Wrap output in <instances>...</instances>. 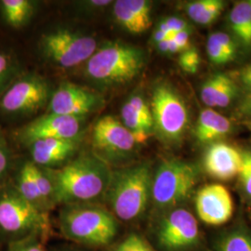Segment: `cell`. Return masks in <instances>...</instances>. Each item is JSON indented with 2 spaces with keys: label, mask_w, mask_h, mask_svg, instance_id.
<instances>
[{
  "label": "cell",
  "mask_w": 251,
  "mask_h": 251,
  "mask_svg": "<svg viewBox=\"0 0 251 251\" xmlns=\"http://www.w3.org/2000/svg\"><path fill=\"white\" fill-rule=\"evenodd\" d=\"M49 175L53 185L54 203L72 205L90 203L105 196L112 172L99 157L82 155Z\"/></svg>",
  "instance_id": "1"
},
{
  "label": "cell",
  "mask_w": 251,
  "mask_h": 251,
  "mask_svg": "<svg viewBox=\"0 0 251 251\" xmlns=\"http://www.w3.org/2000/svg\"><path fill=\"white\" fill-rule=\"evenodd\" d=\"M152 172L139 164L112 173L105 196L117 219L131 222L144 214L152 193Z\"/></svg>",
  "instance_id": "2"
},
{
  "label": "cell",
  "mask_w": 251,
  "mask_h": 251,
  "mask_svg": "<svg viewBox=\"0 0 251 251\" xmlns=\"http://www.w3.org/2000/svg\"><path fill=\"white\" fill-rule=\"evenodd\" d=\"M63 235L75 242L101 247L112 242L118 233L116 216L102 206L90 203L66 205L60 216Z\"/></svg>",
  "instance_id": "3"
},
{
  "label": "cell",
  "mask_w": 251,
  "mask_h": 251,
  "mask_svg": "<svg viewBox=\"0 0 251 251\" xmlns=\"http://www.w3.org/2000/svg\"><path fill=\"white\" fill-rule=\"evenodd\" d=\"M144 66V54L134 46L110 42L97 49L86 63L91 80L105 86L124 85L133 80Z\"/></svg>",
  "instance_id": "4"
},
{
  "label": "cell",
  "mask_w": 251,
  "mask_h": 251,
  "mask_svg": "<svg viewBox=\"0 0 251 251\" xmlns=\"http://www.w3.org/2000/svg\"><path fill=\"white\" fill-rule=\"evenodd\" d=\"M198 181L195 165L177 159L164 161L152 177L151 198L159 208H175L188 199Z\"/></svg>",
  "instance_id": "5"
},
{
  "label": "cell",
  "mask_w": 251,
  "mask_h": 251,
  "mask_svg": "<svg viewBox=\"0 0 251 251\" xmlns=\"http://www.w3.org/2000/svg\"><path fill=\"white\" fill-rule=\"evenodd\" d=\"M0 229L12 235L46 236L50 225L47 211L27 201L16 189L9 188L0 193Z\"/></svg>",
  "instance_id": "6"
},
{
  "label": "cell",
  "mask_w": 251,
  "mask_h": 251,
  "mask_svg": "<svg viewBox=\"0 0 251 251\" xmlns=\"http://www.w3.org/2000/svg\"><path fill=\"white\" fill-rule=\"evenodd\" d=\"M151 112L152 127L162 141L178 143L189 124L188 109L179 93L168 84H158L152 90Z\"/></svg>",
  "instance_id": "7"
},
{
  "label": "cell",
  "mask_w": 251,
  "mask_h": 251,
  "mask_svg": "<svg viewBox=\"0 0 251 251\" xmlns=\"http://www.w3.org/2000/svg\"><path fill=\"white\" fill-rule=\"evenodd\" d=\"M42 50L52 63L63 68H72L88 60L97 50L96 40L69 30H57L43 36Z\"/></svg>",
  "instance_id": "8"
},
{
  "label": "cell",
  "mask_w": 251,
  "mask_h": 251,
  "mask_svg": "<svg viewBox=\"0 0 251 251\" xmlns=\"http://www.w3.org/2000/svg\"><path fill=\"white\" fill-rule=\"evenodd\" d=\"M156 239L165 251H187L196 248L200 239L196 217L185 208H172L158 224Z\"/></svg>",
  "instance_id": "9"
},
{
  "label": "cell",
  "mask_w": 251,
  "mask_h": 251,
  "mask_svg": "<svg viewBox=\"0 0 251 251\" xmlns=\"http://www.w3.org/2000/svg\"><path fill=\"white\" fill-rule=\"evenodd\" d=\"M49 97V88L37 75H25L15 81L0 99V109L9 115L34 113L42 107Z\"/></svg>",
  "instance_id": "10"
},
{
  "label": "cell",
  "mask_w": 251,
  "mask_h": 251,
  "mask_svg": "<svg viewBox=\"0 0 251 251\" xmlns=\"http://www.w3.org/2000/svg\"><path fill=\"white\" fill-rule=\"evenodd\" d=\"M94 147L109 158H122L134 151L139 143L122 122L111 116L100 118L92 134Z\"/></svg>",
  "instance_id": "11"
},
{
  "label": "cell",
  "mask_w": 251,
  "mask_h": 251,
  "mask_svg": "<svg viewBox=\"0 0 251 251\" xmlns=\"http://www.w3.org/2000/svg\"><path fill=\"white\" fill-rule=\"evenodd\" d=\"M81 120L79 117H67L49 114L39 117L19 131V139L25 145L38 140H75L79 134Z\"/></svg>",
  "instance_id": "12"
},
{
  "label": "cell",
  "mask_w": 251,
  "mask_h": 251,
  "mask_svg": "<svg viewBox=\"0 0 251 251\" xmlns=\"http://www.w3.org/2000/svg\"><path fill=\"white\" fill-rule=\"evenodd\" d=\"M195 204L199 219L206 225H225L233 214V198L223 184L213 183L202 187L196 196Z\"/></svg>",
  "instance_id": "13"
},
{
  "label": "cell",
  "mask_w": 251,
  "mask_h": 251,
  "mask_svg": "<svg viewBox=\"0 0 251 251\" xmlns=\"http://www.w3.org/2000/svg\"><path fill=\"white\" fill-rule=\"evenodd\" d=\"M99 96L71 83H63L50 99V113L67 117L86 116L99 107Z\"/></svg>",
  "instance_id": "14"
},
{
  "label": "cell",
  "mask_w": 251,
  "mask_h": 251,
  "mask_svg": "<svg viewBox=\"0 0 251 251\" xmlns=\"http://www.w3.org/2000/svg\"><path fill=\"white\" fill-rule=\"evenodd\" d=\"M241 152L225 143H214L206 150L204 168L206 173L220 180H229L238 175Z\"/></svg>",
  "instance_id": "15"
},
{
  "label": "cell",
  "mask_w": 251,
  "mask_h": 251,
  "mask_svg": "<svg viewBox=\"0 0 251 251\" xmlns=\"http://www.w3.org/2000/svg\"><path fill=\"white\" fill-rule=\"evenodd\" d=\"M113 13L117 23L132 34H141L151 25V4L145 0H117Z\"/></svg>",
  "instance_id": "16"
},
{
  "label": "cell",
  "mask_w": 251,
  "mask_h": 251,
  "mask_svg": "<svg viewBox=\"0 0 251 251\" xmlns=\"http://www.w3.org/2000/svg\"><path fill=\"white\" fill-rule=\"evenodd\" d=\"M28 146L34 164L38 167H50L68 159L76 149V142L75 140L44 139Z\"/></svg>",
  "instance_id": "17"
},
{
  "label": "cell",
  "mask_w": 251,
  "mask_h": 251,
  "mask_svg": "<svg viewBox=\"0 0 251 251\" xmlns=\"http://www.w3.org/2000/svg\"><path fill=\"white\" fill-rule=\"evenodd\" d=\"M232 124L229 119L207 108L201 112L196 126L195 134L200 143H213L229 134Z\"/></svg>",
  "instance_id": "18"
},
{
  "label": "cell",
  "mask_w": 251,
  "mask_h": 251,
  "mask_svg": "<svg viewBox=\"0 0 251 251\" xmlns=\"http://www.w3.org/2000/svg\"><path fill=\"white\" fill-rule=\"evenodd\" d=\"M33 167V162H26L22 166L17 176V186L15 189L18 191L19 194L23 198L26 199L27 201L37 206L38 208L47 211L48 208L40 196V193L36 185Z\"/></svg>",
  "instance_id": "19"
},
{
  "label": "cell",
  "mask_w": 251,
  "mask_h": 251,
  "mask_svg": "<svg viewBox=\"0 0 251 251\" xmlns=\"http://www.w3.org/2000/svg\"><path fill=\"white\" fill-rule=\"evenodd\" d=\"M230 25L243 44L251 46V1H240L233 5L230 13Z\"/></svg>",
  "instance_id": "20"
},
{
  "label": "cell",
  "mask_w": 251,
  "mask_h": 251,
  "mask_svg": "<svg viewBox=\"0 0 251 251\" xmlns=\"http://www.w3.org/2000/svg\"><path fill=\"white\" fill-rule=\"evenodd\" d=\"M0 5L5 21L13 27L24 25L33 10V5L28 0H3Z\"/></svg>",
  "instance_id": "21"
},
{
  "label": "cell",
  "mask_w": 251,
  "mask_h": 251,
  "mask_svg": "<svg viewBox=\"0 0 251 251\" xmlns=\"http://www.w3.org/2000/svg\"><path fill=\"white\" fill-rule=\"evenodd\" d=\"M218 251H251V234L246 229H234L224 234L217 246Z\"/></svg>",
  "instance_id": "22"
},
{
  "label": "cell",
  "mask_w": 251,
  "mask_h": 251,
  "mask_svg": "<svg viewBox=\"0 0 251 251\" xmlns=\"http://www.w3.org/2000/svg\"><path fill=\"white\" fill-rule=\"evenodd\" d=\"M226 76L227 75L225 74H217L204 83L201 89V99L206 106L215 107L218 93L221 90Z\"/></svg>",
  "instance_id": "23"
},
{
  "label": "cell",
  "mask_w": 251,
  "mask_h": 251,
  "mask_svg": "<svg viewBox=\"0 0 251 251\" xmlns=\"http://www.w3.org/2000/svg\"><path fill=\"white\" fill-rule=\"evenodd\" d=\"M225 2L221 0H211L210 4L200 12L193 21L202 25H207L212 24L221 15L225 9Z\"/></svg>",
  "instance_id": "24"
},
{
  "label": "cell",
  "mask_w": 251,
  "mask_h": 251,
  "mask_svg": "<svg viewBox=\"0 0 251 251\" xmlns=\"http://www.w3.org/2000/svg\"><path fill=\"white\" fill-rule=\"evenodd\" d=\"M113 251H153V250L142 236L131 233L118 244Z\"/></svg>",
  "instance_id": "25"
},
{
  "label": "cell",
  "mask_w": 251,
  "mask_h": 251,
  "mask_svg": "<svg viewBox=\"0 0 251 251\" xmlns=\"http://www.w3.org/2000/svg\"><path fill=\"white\" fill-rule=\"evenodd\" d=\"M237 92V87L231 77L226 76L225 82L218 93L215 107H227L234 99Z\"/></svg>",
  "instance_id": "26"
},
{
  "label": "cell",
  "mask_w": 251,
  "mask_h": 251,
  "mask_svg": "<svg viewBox=\"0 0 251 251\" xmlns=\"http://www.w3.org/2000/svg\"><path fill=\"white\" fill-rule=\"evenodd\" d=\"M238 176L243 190L251 197V151L241 152V165Z\"/></svg>",
  "instance_id": "27"
},
{
  "label": "cell",
  "mask_w": 251,
  "mask_h": 251,
  "mask_svg": "<svg viewBox=\"0 0 251 251\" xmlns=\"http://www.w3.org/2000/svg\"><path fill=\"white\" fill-rule=\"evenodd\" d=\"M206 52H207L208 58L211 61V63L217 64V65L226 64L232 61L218 44L213 35H210L207 39Z\"/></svg>",
  "instance_id": "28"
},
{
  "label": "cell",
  "mask_w": 251,
  "mask_h": 251,
  "mask_svg": "<svg viewBox=\"0 0 251 251\" xmlns=\"http://www.w3.org/2000/svg\"><path fill=\"white\" fill-rule=\"evenodd\" d=\"M179 66L183 71L195 74L200 65V56L197 50L189 49L180 54L179 58Z\"/></svg>",
  "instance_id": "29"
},
{
  "label": "cell",
  "mask_w": 251,
  "mask_h": 251,
  "mask_svg": "<svg viewBox=\"0 0 251 251\" xmlns=\"http://www.w3.org/2000/svg\"><path fill=\"white\" fill-rule=\"evenodd\" d=\"M126 102L140 114V116L144 118L145 122L153 126L151 108L148 106V104L146 103V101L142 96L133 95L127 100Z\"/></svg>",
  "instance_id": "30"
},
{
  "label": "cell",
  "mask_w": 251,
  "mask_h": 251,
  "mask_svg": "<svg viewBox=\"0 0 251 251\" xmlns=\"http://www.w3.org/2000/svg\"><path fill=\"white\" fill-rule=\"evenodd\" d=\"M9 251H44V249L37 235H31L12 244Z\"/></svg>",
  "instance_id": "31"
},
{
  "label": "cell",
  "mask_w": 251,
  "mask_h": 251,
  "mask_svg": "<svg viewBox=\"0 0 251 251\" xmlns=\"http://www.w3.org/2000/svg\"><path fill=\"white\" fill-rule=\"evenodd\" d=\"M212 35L215 37L216 41L222 48V50L225 51V53L233 61L235 56L236 49L232 37L224 32H216Z\"/></svg>",
  "instance_id": "32"
},
{
  "label": "cell",
  "mask_w": 251,
  "mask_h": 251,
  "mask_svg": "<svg viewBox=\"0 0 251 251\" xmlns=\"http://www.w3.org/2000/svg\"><path fill=\"white\" fill-rule=\"evenodd\" d=\"M12 72V61L9 55L0 52V89Z\"/></svg>",
  "instance_id": "33"
},
{
  "label": "cell",
  "mask_w": 251,
  "mask_h": 251,
  "mask_svg": "<svg viewBox=\"0 0 251 251\" xmlns=\"http://www.w3.org/2000/svg\"><path fill=\"white\" fill-rule=\"evenodd\" d=\"M9 153L4 140L0 137V179H2L9 170Z\"/></svg>",
  "instance_id": "34"
},
{
  "label": "cell",
  "mask_w": 251,
  "mask_h": 251,
  "mask_svg": "<svg viewBox=\"0 0 251 251\" xmlns=\"http://www.w3.org/2000/svg\"><path fill=\"white\" fill-rule=\"evenodd\" d=\"M164 21L167 24L168 27L170 28L173 36L181 31L188 30L187 23L184 20L179 18V17H169V18L165 19Z\"/></svg>",
  "instance_id": "35"
},
{
  "label": "cell",
  "mask_w": 251,
  "mask_h": 251,
  "mask_svg": "<svg viewBox=\"0 0 251 251\" xmlns=\"http://www.w3.org/2000/svg\"><path fill=\"white\" fill-rule=\"evenodd\" d=\"M173 41L177 44L180 49V50L183 52L187 50L190 48V32L189 30H184L175 34L172 36Z\"/></svg>",
  "instance_id": "36"
},
{
  "label": "cell",
  "mask_w": 251,
  "mask_h": 251,
  "mask_svg": "<svg viewBox=\"0 0 251 251\" xmlns=\"http://www.w3.org/2000/svg\"><path fill=\"white\" fill-rule=\"evenodd\" d=\"M157 49L163 53H177V52L181 51L180 49L173 41L172 38L169 40H166V41H163L161 43H158Z\"/></svg>",
  "instance_id": "37"
},
{
  "label": "cell",
  "mask_w": 251,
  "mask_h": 251,
  "mask_svg": "<svg viewBox=\"0 0 251 251\" xmlns=\"http://www.w3.org/2000/svg\"><path fill=\"white\" fill-rule=\"evenodd\" d=\"M239 79L243 86L248 90L251 91V63L239 71Z\"/></svg>",
  "instance_id": "38"
},
{
  "label": "cell",
  "mask_w": 251,
  "mask_h": 251,
  "mask_svg": "<svg viewBox=\"0 0 251 251\" xmlns=\"http://www.w3.org/2000/svg\"><path fill=\"white\" fill-rule=\"evenodd\" d=\"M172 38V36H169L168 34L164 33L160 31L159 29H156V31L154 32L153 34V40L158 44V43H161L163 41H166V40H169Z\"/></svg>",
  "instance_id": "39"
},
{
  "label": "cell",
  "mask_w": 251,
  "mask_h": 251,
  "mask_svg": "<svg viewBox=\"0 0 251 251\" xmlns=\"http://www.w3.org/2000/svg\"><path fill=\"white\" fill-rule=\"evenodd\" d=\"M240 110L244 114L251 115V93L248 96V98L244 100Z\"/></svg>",
  "instance_id": "40"
},
{
  "label": "cell",
  "mask_w": 251,
  "mask_h": 251,
  "mask_svg": "<svg viewBox=\"0 0 251 251\" xmlns=\"http://www.w3.org/2000/svg\"></svg>",
  "instance_id": "41"
}]
</instances>
